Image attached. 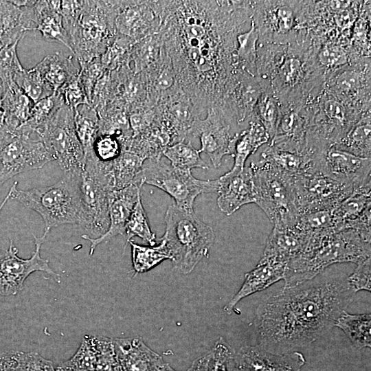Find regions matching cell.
Returning a JSON list of instances; mask_svg holds the SVG:
<instances>
[{"label": "cell", "mask_w": 371, "mask_h": 371, "mask_svg": "<svg viewBox=\"0 0 371 371\" xmlns=\"http://www.w3.org/2000/svg\"><path fill=\"white\" fill-rule=\"evenodd\" d=\"M316 277L283 287L259 305L254 321L258 345L274 353L290 352L335 326L355 291L347 278Z\"/></svg>", "instance_id": "cell-1"}, {"label": "cell", "mask_w": 371, "mask_h": 371, "mask_svg": "<svg viewBox=\"0 0 371 371\" xmlns=\"http://www.w3.org/2000/svg\"><path fill=\"white\" fill-rule=\"evenodd\" d=\"M370 242L350 229L310 238L305 249L287 263L284 287L310 280L333 264H358L370 258Z\"/></svg>", "instance_id": "cell-2"}, {"label": "cell", "mask_w": 371, "mask_h": 371, "mask_svg": "<svg viewBox=\"0 0 371 371\" xmlns=\"http://www.w3.org/2000/svg\"><path fill=\"white\" fill-rule=\"evenodd\" d=\"M78 176L63 175L56 183L27 190L17 188L14 181L10 188V199L37 212L44 222V236L51 229L66 224L83 221V207L78 187Z\"/></svg>", "instance_id": "cell-3"}, {"label": "cell", "mask_w": 371, "mask_h": 371, "mask_svg": "<svg viewBox=\"0 0 371 371\" xmlns=\"http://www.w3.org/2000/svg\"><path fill=\"white\" fill-rule=\"evenodd\" d=\"M122 5V1H83L78 16L63 22L69 49L80 65L100 56L113 43L115 20Z\"/></svg>", "instance_id": "cell-4"}, {"label": "cell", "mask_w": 371, "mask_h": 371, "mask_svg": "<svg viewBox=\"0 0 371 371\" xmlns=\"http://www.w3.org/2000/svg\"><path fill=\"white\" fill-rule=\"evenodd\" d=\"M164 221L166 231L159 239L170 255L174 268L188 274L203 257H208L215 234L213 229L201 221L193 212L168 205Z\"/></svg>", "instance_id": "cell-5"}, {"label": "cell", "mask_w": 371, "mask_h": 371, "mask_svg": "<svg viewBox=\"0 0 371 371\" xmlns=\"http://www.w3.org/2000/svg\"><path fill=\"white\" fill-rule=\"evenodd\" d=\"M78 187L83 207L81 227L91 238H98L109 225V206L115 191L111 161H101L94 153L86 156Z\"/></svg>", "instance_id": "cell-6"}, {"label": "cell", "mask_w": 371, "mask_h": 371, "mask_svg": "<svg viewBox=\"0 0 371 371\" xmlns=\"http://www.w3.org/2000/svg\"><path fill=\"white\" fill-rule=\"evenodd\" d=\"M256 193L255 203L274 226L295 225L299 214L295 207L291 179L263 164L251 163Z\"/></svg>", "instance_id": "cell-7"}, {"label": "cell", "mask_w": 371, "mask_h": 371, "mask_svg": "<svg viewBox=\"0 0 371 371\" xmlns=\"http://www.w3.org/2000/svg\"><path fill=\"white\" fill-rule=\"evenodd\" d=\"M142 177L144 183L166 192L174 199L178 207L188 212L194 211V202L199 194L216 192L218 187L217 179H196L191 170L175 168L161 159L145 160Z\"/></svg>", "instance_id": "cell-8"}, {"label": "cell", "mask_w": 371, "mask_h": 371, "mask_svg": "<svg viewBox=\"0 0 371 371\" xmlns=\"http://www.w3.org/2000/svg\"><path fill=\"white\" fill-rule=\"evenodd\" d=\"M54 160L39 137L0 127V188L13 177Z\"/></svg>", "instance_id": "cell-9"}, {"label": "cell", "mask_w": 371, "mask_h": 371, "mask_svg": "<svg viewBox=\"0 0 371 371\" xmlns=\"http://www.w3.org/2000/svg\"><path fill=\"white\" fill-rule=\"evenodd\" d=\"M38 137L56 160L63 175L78 176L83 170L85 157L77 136L74 110L65 104L55 113Z\"/></svg>", "instance_id": "cell-10"}, {"label": "cell", "mask_w": 371, "mask_h": 371, "mask_svg": "<svg viewBox=\"0 0 371 371\" xmlns=\"http://www.w3.org/2000/svg\"><path fill=\"white\" fill-rule=\"evenodd\" d=\"M297 211L300 214L332 210L351 194L352 186L316 172L291 179Z\"/></svg>", "instance_id": "cell-11"}, {"label": "cell", "mask_w": 371, "mask_h": 371, "mask_svg": "<svg viewBox=\"0 0 371 371\" xmlns=\"http://www.w3.org/2000/svg\"><path fill=\"white\" fill-rule=\"evenodd\" d=\"M311 156L316 172L354 189L371 186V158L356 155L335 145L317 150Z\"/></svg>", "instance_id": "cell-12"}, {"label": "cell", "mask_w": 371, "mask_h": 371, "mask_svg": "<svg viewBox=\"0 0 371 371\" xmlns=\"http://www.w3.org/2000/svg\"><path fill=\"white\" fill-rule=\"evenodd\" d=\"M34 238L35 249L30 258L17 256L18 249L12 239L8 249L0 253V295H15L23 288L27 278L33 272L43 271L59 281L60 275L49 267V260L41 258L40 250L46 240L45 236Z\"/></svg>", "instance_id": "cell-13"}, {"label": "cell", "mask_w": 371, "mask_h": 371, "mask_svg": "<svg viewBox=\"0 0 371 371\" xmlns=\"http://www.w3.org/2000/svg\"><path fill=\"white\" fill-rule=\"evenodd\" d=\"M311 118L310 102L280 104L276 130L269 145L289 152L306 153Z\"/></svg>", "instance_id": "cell-14"}, {"label": "cell", "mask_w": 371, "mask_h": 371, "mask_svg": "<svg viewBox=\"0 0 371 371\" xmlns=\"http://www.w3.org/2000/svg\"><path fill=\"white\" fill-rule=\"evenodd\" d=\"M297 1H259L255 22L261 43L289 42L297 20Z\"/></svg>", "instance_id": "cell-15"}, {"label": "cell", "mask_w": 371, "mask_h": 371, "mask_svg": "<svg viewBox=\"0 0 371 371\" xmlns=\"http://www.w3.org/2000/svg\"><path fill=\"white\" fill-rule=\"evenodd\" d=\"M56 371H120L113 339L85 335L74 356L56 367Z\"/></svg>", "instance_id": "cell-16"}, {"label": "cell", "mask_w": 371, "mask_h": 371, "mask_svg": "<svg viewBox=\"0 0 371 371\" xmlns=\"http://www.w3.org/2000/svg\"><path fill=\"white\" fill-rule=\"evenodd\" d=\"M370 187L354 189L350 195L331 210L339 232L353 230L368 242L371 239Z\"/></svg>", "instance_id": "cell-17"}, {"label": "cell", "mask_w": 371, "mask_h": 371, "mask_svg": "<svg viewBox=\"0 0 371 371\" xmlns=\"http://www.w3.org/2000/svg\"><path fill=\"white\" fill-rule=\"evenodd\" d=\"M238 134L232 136L230 126L226 120L214 113L204 121L197 120L192 131V135L199 136L201 144L199 152L206 153L216 168L221 166L225 155H233Z\"/></svg>", "instance_id": "cell-18"}, {"label": "cell", "mask_w": 371, "mask_h": 371, "mask_svg": "<svg viewBox=\"0 0 371 371\" xmlns=\"http://www.w3.org/2000/svg\"><path fill=\"white\" fill-rule=\"evenodd\" d=\"M235 359L238 371H301L306 362L300 352L274 353L258 344L240 348Z\"/></svg>", "instance_id": "cell-19"}, {"label": "cell", "mask_w": 371, "mask_h": 371, "mask_svg": "<svg viewBox=\"0 0 371 371\" xmlns=\"http://www.w3.org/2000/svg\"><path fill=\"white\" fill-rule=\"evenodd\" d=\"M217 204L229 216L244 205L256 200L253 172L251 166L240 172L229 171L217 179Z\"/></svg>", "instance_id": "cell-20"}, {"label": "cell", "mask_w": 371, "mask_h": 371, "mask_svg": "<svg viewBox=\"0 0 371 371\" xmlns=\"http://www.w3.org/2000/svg\"><path fill=\"white\" fill-rule=\"evenodd\" d=\"M142 183H133L122 189L115 190L109 206V225L107 231L98 238L84 234L82 238L91 243L89 255H92L96 247L117 235H124L125 226L128 218L141 196Z\"/></svg>", "instance_id": "cell-21"}, {"label": "cell", "mask_w": 371, "mask_h": 371, "mask_svg": "<svg viewBox=\"0 0 371 371\" xmlns=\"http://www.w3.org/2000/svg\"><path fill=\"white\" fill-rule=\"evenodd\" d=\"M120 371H157L164 362L140 337L113 339Z\"/></svg>", "instance_id": "cell-22"}, {"label": "cell", "mask_w": 371, "mask_h": 371, "mask_svg": "<svg viewBox=\"0 0 371 371\" xmlns=\"http://www.w3.org/2000/svg\"><path fill=\"white\" fill-rule=\"evenodd\" d=\"M309 237L295 224L274 226L263 251V258L287 264L306 247Z\"/></svg>", "instance_id": "cell-23"}, {"label": "cell", "mask_w": 371, "mask_h": 371, "mask_svg": "<svg viewBox=\"0 0 371 371\" xmlns=\"http://www.w3.org/2000/svg\"><path fill=\"white\" fill-rule=\"evenodd\" d=\"M286 265L284 262L262 258L256 267L245 274L241 287L225 306L224 311L230 314L234 306L243 298L283 280Z\"/></svg>", "instance_id": "cell-24"}, {"label": "cell", "mask_w": 371, "mask_h": 371, "mask_svg": "<svg viewBox=\"0 0 371 371\" xmlns=\"http://www.w3.org/2000/svg\"><path fill=\"white\" fill-rule=\"evenodd\" d=\"M29 30H35L33 5L19 7L11 1H0V48L19 43Z\"/></svg>", "instance_id": "cell-25"}, {"label": "cell", "mask_w": 371, "mask_h": 371, "mask_svg": "<svg viewBox=\"0 0 371 371\" xmlns=\"http://www.w3.org/2000/svg\"><path fill=\"white\" fill-rule=\"evenodd\" d=\"M260 164L269 166L291 179L316 172L309 154L283 150L270 145L262 153Z\"/></svg>", "instance_id": "cell-26"}, {"label": "cell", "mask_w": 371, "mask_h": 371, "mask_svg": "<svg viewBox=\"0 0 371 371\" xmlns=\"http://www.w3.org/2000/svg\"><path fill=\"white\" fill-rule=\"evenodd\" d=\"M60 1H36L33 5L35 30L47 41L58 42L69 48L60 12Z\"/></svg>", "instance_id": "cell-27"}, {"label": "cell", "mask_w": 371, "mask_h": 371, "mask_svg": "<svg viewBox=\"0 0 371 371\" xmlns=\"http://www.w3.org/2000/svg\"><path fill=\"white\" fill-rule=\"evenodd\" d=\"M43 80L54 93L79 74L72 62V56L56 52L43 58L34 67Z\"/></svg>", "instance_id": "cell-28"}, {"label": "cell", "mask_w": 371, "mask_h": 371, "mask_svg": "<svg viewBox=\"0 0 371 371\" xmlns=\"http://www.w3.org/2000/svg\"><path fill=\"white\" fill-rule=\"evenodd\" d=\"M3 87V126L10 130H17L29 119L34 103L15 82Z\"/></svg>", "instance_id": "cell-29"}, {"label": "cell", "mask_w": 371, "mask_h": 371, "mask_svg": "<svg viewBox=\"0 0 371 371\" xmlns=\"http://www.w3.org/2000/svg\"><path fill=\"white\" fill-rule=\"evenodd\" d=\"M269 141L270 137L264 127L258 122L251 120L249 127L238 135L232 155L234 163L229 171L236 172L243 170L249 156Z\"/></svg>", "instance_id": "cell-30"}, {"label": "cell", "mask_w": 371, "mask_h": 371, "mask_svg": "<svg viewBox=\"0 0 371 371\" xmlns=\"http://www.w3.org/2000/svg\"><path fill=\"white\" fill-rule=\"evenodd\" d=\"M144 161L132 151L122 150L120 155L111 161L115 190L135 183L144 184L142 177Z\"/></svg>", "instance_id": "cell-31"}, {"label": "cell", "mask_w": 371, "mask_h": 371, "mask_svg": "<svg viewBox=\"0 0 371 371\" xmlns=\"http://www.w3.org/2000/svg\"><path fill=\"white\" fill-rule=\"evenodd\" d=\"M370 112L363 114L335 146L356 155L370 158Z\"/></svg>", "instance_id": "cell-32"}, {"label": "cell", "mask_w": 371, "mask_h": 371, "mask_svg": "<svg viewBox=\"0 0 371 371\" xmlns=\"http://www.w3.org/2000/svg\"><path fill=\"white\" fill-rule=\"evenodd\" d=\"M188 371H238L235 353L220 337L209 352L192 362Z\"/></svg>", "instance_id": "cell-33"}, {"label": "cell", "mask_w": 371, "mask_h": 371, "mask_svg": "<svg viewBox=\"0 0 371 371\" xmlns=\"http://www.w3.org/2000/svg\"><path fill=\"white\" fill-rule=\"evenodd\" d=\"M335 326L343 330L355 348H370V313L350 314L344 311Z\"/></svg>", "instance_id": "cell-34"}, {"label": "cell", "mask_w": 371, "mask_h": 371, "mask_svg": "<svg viewBox=\"0 0 371 371\" xmlns=\"http://www.w3.org/2000/svg\"><path fill=\"white\" fill-rule=\"evenodd\" d=\"M74 124L85 157L94 153L93 144L99 133V117L90 104L79 105L74 110Z\"/></svg>", "instance_id": "cell-35"}, {"label": "cell", "mask_w": 371, "mask_h": 371, "mask_svg": "<svg viewBox=\"0 0 371 371\" xmlns=\"http://www.w3.org/2000/svg\"><path fill=\"white\" fill-rule=\"evenodd\" d=\"M64 104L62 97L57 92L38 100L34 104L27 121L17 130L38 137L55 113Z\"/></svg>", "instance_id": "cell-36"}, {"label": "cell", "mask_w": 371, "mask_h": 371, "mask_svg": "<svg viewBox=\"0 0 371 371\" xmlns=\"http://www.w3.org/2000/svg\"><path fill=\"white\" fill-rule=\"evenodd\" d=\"M295 225L309 237V239L339 232L331 210L300 214Z\"/></svg>", "instance_id": "cell-37"}, {"label": "cell", "mask_w": 371, "mask_h": 371, "mask_svg": "<svg viewBox=\"0 0 371 371\" xmlns=\"http://www.w3.org/2000/svg\"><path fill=\"white\" fill-rule=\"evenodd\" d=\"M258 40V31L253 19L249 30L237 36V60L247 74L253 77L258 76L256 60Z\"/></svg>", "instance_id": "cell-38"}, {"label": "cell", "mask_w": 371, "mask_h": 371, "mask_svg": "<svg viewBox=\"0 0 371 371\" xmlns=\"http://www.w3.org/2000/svg\"><path fill=\"white\" fill-rule=\"evenodd\" d=\"M200 153L190 141L186 143L181 141L168 146L163 155L169 159L171 166L177 168L187 170L195 168L208 169L209 166L202 159Z\"/></svg>", "instance_id": "cell-39"}, {"label": "cell", "mask_w": 371, "mask_h": 371, "mask_svg": "<svg viewBox=\"0 0 371 371\" xmlns=\"http://www.w3.org/2000/svg\"><path fill=\"white\" fill-rule=\"evenodd\" d=\"M280 115V104L269 89H265L255 106L253 119L258 122L270 137H273Z\"/></svg>", "instance_id": "cell-40"}, {"label": "cell", "mask_w": 371, "mask_h": 371, "mask_svg": "<svg viewBox=\"0 0 371 371\" xmlns=\"http://www.w3.org/2000/svg\"><path fill=\"white\" fill-rule=\"evenodd\" d=\"M160 241V244L156 247L139 245L132 240L128 242L131 246L132 263L135 274L146 272L163 260L171 259L165 243Z\"/></svg>", "instance_id": "cell-41"}, {"label": "cell", "mask_w": 371, "mask_h": 371, "mask_svg": "<svg viewBox=\"0 0 371 371\" xmlns=\"http://www.w3.org/2000/svg\"><path fill=\"white\" fill-rule=\"evenodd\" d=\"M126 242L134 236H138L154 246L155 234L151 231L141 196L138 199L125 226L124 235Z\"/></svg>", "instance_id": "cell-42"}, {"label": "cell", "mask_w": 371, "mask_h": 371, "mask_svg": "<svg viewBox=\"0 0 371 371\" xmlns=\"http://www.w3.org/2000/svg\"><path fill=\"white\" fill-rule=\"evenodd\" d=\"M14 81L34 103L54 93L35 67L19 72Z\"/></svg>", "instance_id": "cell-43"}, {"label": "cell", "mask_w": 371, "mask_h": 371, "mask_svg": "<svg viewBox=\"0 0 371 371\" xmlns=\"http://www.w3.org/2000/svg\"><path fill=\"white\" fill-rule=\"evenodd\" d=\"M316 60L325 74L330 70H337L346 66L348 61L347 52L339 44L326 43L317 49Z\"/></svg>", "instance_id": "cell-44"}, {"label": "cell", "mask_w": 371, "mask_h": 371, "mask_svg": "<svg viewBox=\"0 0 371 371\" xmlns=\"http://www.w3.org/2000/svg\"><path fill=\"white\" fill-rule=\"evenodd\" d=\"M17 44L15 43L0 48V80L3 86L14 82L15 76L25 69L17 55Z\"/></svg>", "instance_id": "cell-45"}, {"label": "cell", "mask_w": 371, "mask_h": 371, "mask_svg": "<svg viewBox=\"0 0 371 371\" xmlns=\"http://www.w3.org/2000/svg\"><path fill=\"white\" fill-rule=\"evenodd\" d=\"M79 76L87 100L91 105L93 89L98 81L106 71L101 63L100 56L89 63L80 65Z\"/></svg>", "instance_id": "cell-46"}, {"label": "cell", "mask_w": 371, "mask_h": 371, "mask_svg": "<svg viewBox=\"0 0 371 371\" xmlns=\"http://www.w3.org/2000/svg\"><path fill=\"white\" fill-rule=\"evenodd\" d=\"M122 150L119 139L111 135H98L93 144L95 157L104 162L115 159L120 155Z\"/></svg>", "instance_id": "cell-47"}, {"label": "cell", "mask_w": 371, "mask_h": 371, "mask_svg": "<svg viewBox=\"0 0 371 371\" xmlns=\"http://www.w3.org/2000/svg\"><path fill=\"white\" fill-rule=\"evenodd\" d=\"M65 104L74 110L79 105L89 104L79 74L64 85L57 91Z\"/></svg>", "instance_id": "cell-48"}, {"label": "cell", "mask_w": 371, "mask_h": 371, "mask_svg": "<svg viewBox=\"0 0 371 371\" xmlns=\"http://www.w3.org/2000/svg\"><path fill=\"white\" fill-rule=\"evenodd\" d=\"M357 265V267L353 273L347 278L349 284L355 293L361 290L370 291V258Z\"/></svg>", "instance_id": "cell-49"}, {"label": "cell", "mask_w": 371, "mask_h": 371, "mask_svg": "<svg viewBox=\"0 0 371 371\" xmlns=\"http://www.w3.org/2000/svg\"><path fill=\"white\" fill-rule=\"evenodd\" d=\"M0 371H27L24 352L12 351L0 355Z\"/></svg>", "instance_id": "cell-50"}, {"label": "cell", "mask_w": 371, "mask_h": 371, "mask_svg": "<svg viewBox=\"0 0 371 371\" xmlns=\"http://www.w3.org/2000/svg\"><path fill=\"white\" fill-rule=\"evenodd\" d=\"M174 83V78L171 71L166 69L163 70L158 76L156 82L157 87L161 90L170 88Z\"/></svg>", "instance_id": "cell-51"}, {"label": "cell", "mask_w": 371, "mask_h": 371, "mask_svg": "<svg viewBox=\"0 0 371 371\" xmlns=\"http://www.w3.org/2000/svg\"><path fill=\"white\" fill-rule=\"evenodd\" d=\"M3 87L0 85V127L4 125L5 113L3 108Z\"/></svg>", "instance_id": "cell-52"}, {"label": "cell", "mask_w": 371, "mask_h": 371, "mask_svg": "<svg viewBox=\"0 0 371 371\" xmlns=\"http://www.w3.org/2000/svg\"><path fill=\"white\" fill-rule=\"evenodd\" d=\"M157 371H176L170 366L168 363H164L159 367Z\"/></svg>", "instance_id": "cell-53"}, {"label": "cell", "mask_w": 371, "mask_h": 371, "mask_svg": "<svg viewBox=\"0 0 371 371\" xmlns=\"http://www.w3.org/2000/svg\"><path fill=\"white\" fill-rule=\"evenodd\" d=\"M9 199H10V190H9L8 194L4 198L3 201L1 202V203L0 205V212L3 209V206L5 205V204L6 203V202L8 201Z\"/></svg>", "instance_id": "cell-54"}]
</instances>
